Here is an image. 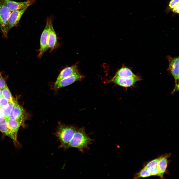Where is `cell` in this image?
Returning <instances> with one entry per match:
<instances>
[{
	"label": "cell",
	"mask_w": 179,
	"mask_h": 179,
	"mask_svg": "<svg viewBox=\"0 0 179 179\" xmlns=\"http://www.w3.org/2000/svg\"><path fill=\"white\" fill-rule=\"evenodd\" d=\"M85 132L84 128L76 129L75 133L69 142L67 149L70 148H76L80 151L83 152L85 149H88V146L93 142Z\"/></svg>",
	"instance_id": "obj_1"
},
{
	"label": "cell",
	"mask_w": 179,
	"mask_h": 179,
	"mask_svg": "<svg viewBox=\"0 0 179 179\" xmlns=\"http://www.w3.org/2000/svg\"><path fill=\"white\" fill-rule=\"evenodd\" d=\"M77 128L72 126L60 124L55 135L60 144V147L67 149L68 145L72 138Z\"/></svg>",
	"instance_id": "obj_2"
},
{
	"label": "cell",
	"mask_w": 179,
	"mask_h": 179,
	"mask_svg": "<svg viewBox=\"0 0 179 179\" xmlns=\"http://www.w3.org/2000/svg\"><path fill=\"white\" fill-rule=\"evenodd\" d=\"M11 12L3 0H0V29L6 38L9 31L8 21Z\"/></svg>",
	"instance_id": "obj_3"
},
{
	"label": "cell",
	"mask_w": 179,
	"mask_h": 179,
	"mask_svg": "<svg viewBox=\"0 0 179 179\" xmlns=\"http://www.w3.org/2000/svg\"><path fill=\"white\" fill-rule=\"evenodd\" d=\"M169 63L168 70L171 73L175 80V86L172 93L179 90V57H172L168 56L167 58Z\"/></svg>",
	"instance_id": "obj_4"
},
{
	"label": "cell",
	"mask_w": 179,
	"mask_h": 179,
	"mask_svg": "<svg viewBox=\"0 0 179 179\" xmlns=\"http://www.w3.org/2000/svg\"><path fill=\"white\" fill-rule=\"evenodd\" d=\"M51 16L48 17L46 20V25L41 34L40 41V48L38 57L41 58L44 53L49 48L48 46V37L50 21Z\"/></svg>",
	"instance_id": "obj_5"
},
{
	"label": "cell",
	"mask_w": 179,
	"mask_h": 179,
	"mask_svg": "<svg viewBox=\"0 0 179 179\" xmlns=\"http://www.w3.org/2000/svg\"><path fill=\"white\" fill-rule=\"evenodd\" d=\"M84 78L78 69L68 77L62 79L56 84L54 85L53 88L55 90L70 85L75 82L80 81Z\"/></svg>",
	"instance_id": "obj_6"
},
{
	"label": "cell",
	"mask_w": 179,
	"mask_h": 179,
	"mask_svg": "<svg viewBox=\"0 0 179 179\" xmlns=\"http://www.w3.org/2000/svg\"><path fill=\"white\" fill-rule=\"evenodd\" d=\"M26 113L23 108L17 101L13 106L7 120L13 119L22 122L24 124L27 118Z\"/></svg>",
	"instance_id": "obj_7"
},
{
	"label": "cell",
	"mask_w": 179,
	"mask_h": 179,
	"mask_svg": "<svg viewBox=\"0 0 179 179\" xmlns=\"http://www.w3.org/2000/svg\"><path fill=\"white\" fill-rule=\"evenodd\" d=\"M140 79V78L135 75L128 78H121L115 76L112 79L111 81L121 86L128 87L133 86Z\"/></svg>",
	"instance_id": "obj_8"
},
{
	"label": "cell",
	"mask_w": 179,
	"mask_h": 179,
	"mask_svg": "<svg viewBox=\"0 0 179 179\" xmlns=\"http://www.w3.org/2000/svg\"><path fill=\"white\" fill-rule=\"evenodd\" d=\"M8 8L11 11L27 8L33 4L35 0H27L26 1L18 2L11 0H3Z\"/></svg>",
	"instance_id": "obj_9"
},
{
	"label": "cell",
	"mask_w": 179,
	"mask_h": 179,
	"mask_svg": "<svg viewBox=\"0 0 179 179\" xmlns=\"http://www.w3.org/2000/svg\"><path fill=\"white\" fill-rule=\"evenodd\" d=\"M27 8L11 11L8 21L9 31L17 25Z\"/></svg>",
	"instance_id": "obj_10"
},
{
	"label": "cell",
	"mask_w": 179,
	"mask_h": 179,
	"mask_svg": "<svg viewBox=\"0 0 179 179\" xmlns=\"http://www.w3.org/2000/svg\"><path fill=\"white\" fill-rule=\"evenodd\" d=\"M52 18H50V23L48 37V46L51 50H53L57 44V36L53 28Z\"/></svg>",
	"instance_id": "obj_11"
},
{
	"label": "cell",
	"mask_w": 179,
	"mask_h": 179,
	"mask_svg": "<svg viewBox=\"0 0 179 179\" xmlns=\"http://www.w3.org/2000/svg\"><path fill=\"white\" fill-rule=\"evenodd\" d=\"M77 69V64L65 68L58 75L54 85L56 84L62 79L69 76Z\"/></svg>",
	"instance_id": "obj_12"
},
{
	"label": "cell",
	"mask_w": 179,
	"mask_h": 179,
	"mask_svg": "<svg viewBox=\"0 0 179 179\" xmlns=\"http://www.w3.org/2000/svg\"><path fill=\"white\" fill-rule=\"evenodd\" d=\"M170 155V154H168L162 155L158 163L157 167L159 171L158 176L161 178H163V175L166 171L167 167L168 159Z\"/></svg>",
	"instance_id": "obj_13"
},
{
	"label": "cell",
	"mask_w": 179,
	"mask_h": 179,
	"mask_svg": "<svg viewBox=\"0 0 179 179\" xmlns=\"http://www.w3.org/2000/svg\"><path fill=\"white\" fill-rule=\"evenodd\" d=\"M0 131L4 135L10 138L15 144L16 145L18 143L17 140V137L12 133L8 127L7 120L5 119L0 122Z\"/></svg>",
	"instance_id": "obj_14"
},
{
	"label": "cell",
	"mask_w": 179,
	"mask_h": 179,
	"mask_svg": "<svg viewBox=\"0 0 179 179\" xmlns=\"http://www.w3.org/2000/svg\"><path fill=\"white\" fill-rule=\"evenodd\" d=\"M8 127L12 133L17 137L18 131L21 125L24 124L21 122L13 119L6 120Z\"/></svg>",
	"instance_id": "obj_15"
},
{
	"label": "cell",
	"mask_w": 179,
	"mask_h": 179,
	"mask_svg": "<svg viewBox=\"0 0 179 179\" xmlns=\"http://www.w3.org/2000/svg\"><path fill=\"white\" fill-rule=\"evenodd\" d=\"M135 75L130 69L123 67L118 71L115 76L121 78H128Z\"/></svg>",
	"instance_id": "obj_16"
},
{
	"label": "cell",
	"mask_w": 179,
	"mask_h": 179,
	"mask_svg": "<svg viewBox=\"0 0 179 179\" xmlns=\"http://www.w3.org/2000/svg\"><path fill=\"white\" fill-rule=\"evenodd\" d=\"M17 101H14L9 102L6 106L0 108L5 119L7 120L14 105Z\"/></svg>",
	"instance_id": "obj_17"
},
{
	"label": "cell",
	"mask_w": 179,
	"mask_h": 179,
	"mask_svg": "<svg viewBox=\"0 0 179 179\" xmlns=\"http://www.w3.org/2000/svg\"><path fill=\"white\" fill-rule=\"evenodd\" d=\"M1 92L2 96L7 99L9 102H12L15 100L7 86L1 90Z\"/></svg>",
	"instance_id": "obj_18"
},
{
	"label": "cell",
	"mask_w": 179,
	"mask_h": 179,
	"mask_svg": "<svg viewBox=\"0 0 179 179\" xmlns=\"http://www.w3.org/2000/svg\"><path fill=\"white\" fill-rule=\"evenodd\" d=\"M151 176L150 174L148 171L147 169L144 167L139 172L135 173L134 176V179H137L140 178H146Z\"/></svg>",
	"instance_id": "obj_19"
},
{
	"label": "cell",
	"mask_w": 179,
	"mask_h": 179,
	"mask_svg": "<svg viewBox=\"0 0 179 179\" xmlns=\"http://www.w3.org/2000/svg\"><path fill=\"white\" fill-rule=\"evenodd\" d=\"M162 156V155L159 157L150 161L144 167L147 168L149 167H157L158 163Z\"/></svg>",
	"instance_id": "obj_20"
},
{
	"label": "cell",
	"mask_w": 179,
	"mask_h": 179,
	"mask_svg": "<svg viewBox=\"0 0 179 179\" xmlns=\"http://www.w3.org/2000/svg\"><path fill=\"white\" fill-rule=\"evenodd\" d=\"M150 174L151 176H158L159 171L157 167H150L146 168Z\"/></svg>",
	"instance_id": "obj_21"
},
{
	"label": "cell",
	"mask_w": 179,
	"mask_h": 179,
	"mask_svg": "<svg viewBox=\"0 0 179 179\" xmlns=\"http://www.w3.org/2000/svg\"><path fill=\"white\" fill-rule=\"evenodd\" d=\"M9 102L7 99L1 96L0 97V108L6 106Z\"/></svg>",
	"instance_id": "obj_22"
},
{
	"label": "cell",
	"mask_w": 179,
	"mask_h": 179,
	"mask_svg": "<svg viewBox=\"0 0 179 179\" xmlns=\"http://www.w3.org/2000/svg\"><path fill=\"white\" fill-rule=\"evenodd\" d=\"M6 86L5 81L0 72V89L1 90Z\"/></svg>",
	"instance_id": "obj_23"
},
{
	"label": "cell",
	"mask_w": 179,
	"mask_h": 179,
	"mask_svg": "<svg viewBox=\"0 0 179 179\" xmlns=\"http://www.w3.org/2000/svg\"><path fill=\"white\" fill-rule=\"evenodd\" d=\"M178 3L179 0H171L168 5L169 8L171 9Z\"/></svg>",
	"instance_id": "obj_24"
},
{
	"label": "cell",
	"mask_w": 179,
	"mask_h": 179,
	"mask_svg": "<svg viewBox=\"0 0 179 179\" xmlns=\"http://www.w3.org/2000/svg\"><path fill=\"white\" fill-rule=\"evenodd\" d=\"M179 4L178 3L173 8L171 9L172 11L174 13H179Z\"/></svg>",
	"instance_id": "obj_25"
},
{
	"label": "cell",
	"mask_w": 179,
	"mask_h": 179,
	"mask_svg": "<svg viewBox=\"0 0 179 179\" xmlns=\"http://www.w3.org/2000/svg\"><path fill=\"white\" fill-rule=\"evenodd\" d=\"M4 119L5 118L0 108V122L3 121Z\"/></svg>",
	"instance_id": "obj_26"
},
{
	"label": "cell",
	"mask_w": 179,
	"mask_h": 179,
	"mask_svg": "<svg viewBox=\"0 0 179 179\" xmlns=\"http://www.w3.org/2000/svg\"><path fill=\"white\" fill-rule=\"evenodd\" d=\"M1 96V90L0 89V97Z\"/></svg>",
	"instance_id": "obj_27"
}]
</instances>
